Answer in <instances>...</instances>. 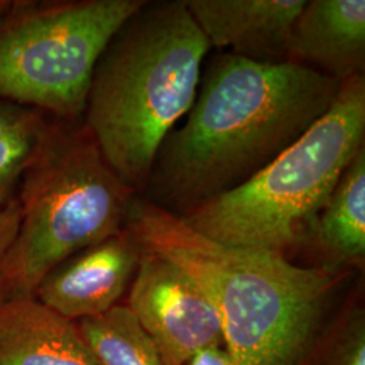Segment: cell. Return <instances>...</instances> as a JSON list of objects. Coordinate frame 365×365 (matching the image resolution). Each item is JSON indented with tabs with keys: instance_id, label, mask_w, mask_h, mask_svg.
I'll list each match as a JSON object with an SVG mask.
<instances>
[{
	"instance_id": "cell-1",
	"label": "cell",
	"mask_w": 365,
	"mask_h": 365,
	"mask_svg": "<svg viewBox=\"0 0 365 365\" xmlns=\"http://www.w3.org/2000/svg\"><path fill=\"white\" fill-rule=\"evenodd\" d=\"M341 83L295 61L223 53L157 153L144 196L184 215L247 182L322 117Z\"/></svg>"
},
{
	"instance_id": "cell-2",
	"label": "cell",
	"mask_w": 365,
	"mask_h": 365,
	"mask_svg": "<svg viewBox=\"0 0 365 365\" xmlns=\"http://www.w3.org/2000/svg\"><path fill=\"white\" fill-rule=\"evenodd\" d=\"M125 229L200 288L237 365H295L339 282L334 268L299 267L276 252L214 241L140 195Z\"/></svg>"
},
{
	"instance_id": "cell-3",
	"label": "cell",
	"mask_w": 365,
	"mask_h": 365,
	"mask_svg": "<svg viewBox=\"0 0 365 365\" xmlns=\"http://www.w3.org/2000/svg\"><path fill=\"white\" fill-rule=\"evenodd\" d=\"M210 49L184 0H146L95 66L83 120L137 195L164 140L195 102Z\"/></svg>"
},
{
	"instance_id": "cell-4",
	"label": "cell",
	"mask_w": 365,
	"mask_h": 365,
	"mask_svg": "<svg viewBox=\"0 0 365 365\" xmlns=\"http://www.w3.org/2000/svg\"><path fill=\"white\" fill-rule=\"evenodd\" d=\"M135 195L83 118L52 117L19 182L21 222L0 262V300L36 298L54 267L123 230Z\"/></svg>"
},
{
	"instance_id": "cell-5",
	"label": "cell",
	"mask_w": 365,
	"mask_h": 365,
	"mask_svg": "<svg viewBox=\"0 0 365 365\" xmlns=\"http://www.w3.org/2000/svg\"><path fill=\"white\" fill-rule=\"evenodd\" d=\"M364 138L365 78L357 75L342 81L327 113L262 170L179 217L214 241L286 256L313 237L319 212Z\"/></svg>"
},
{
	"instance_id": "cell-6",
	"label": "cell",
	"mask_w": 365,
	"mask_h": 365,
	"mask_svg": "<svg viewBox=\"0 0 365 365\" xmlns=\"http://www.w3.org/2000/svg\"><path fill=\"white\" fill-rule=\"evenodd\" d=\"M146 0H11L0 13V99L81 119L92 75Z\"/></svg>"
},
{
	"instance_id": "cell-7",
	"label": "cell",
	"mask_w": 365,
	"mask_h": 365,
	"mask_svg": "<svg viewBox=\"0 0 365 365\" xmlns=\"http://www.w3.org/2000/svg\"><path fill=\"white\" fill-rule=\"evenodd\" d=\"M126 306L153 339L165 365L223 344L221 319L200 288L170 260L143 250Z\"/></svg>"
},
{
	"instance_id": "cell-8",
	"label": "cell",
	"mask_w": 365,
	"mask_h": 365,
	"mask_svg": "<svg viewBox=\"0 0 365 365\" xmlns=\"http://www.w3.org/2000/svg\"><path fill=\"white\" fill-rule=\"evenodd\" d=\"M141 256L143 249L123 229L54 267L36 299L72 322L102 315L130 287Z\"/></svg>"
},
{
	"instance_id": "cell-9",
	"label": "cell",
	"mask_w": 365,
	"mask_h": 365,
	"mask_svg": "<svg viewBox=\"0 0 365 365\" xmlns=\"http://www.w3.org/2000/svg\"><path fill=\"white\" fill-rule=\"evenodd\" d=\"M211 48L264 63L288 60L291 30L306 0H184Z\"/></svg>"
},
{
	"instance_id": "cell-10",
	"label": "cell",
	"mask_w": 365,
	"mask_h": 365,
	"mask_svg": "<svg viewBox=\"0 0 365 365\" xmlns=\"http://www.w3.org/2000/svg\"><path fill=\"white\" fill-rule=\"evenodd\" d=\"M288 60L339 83L364 75V0H306L291 30Z\"/></svg>"
},
{
	"instance_id": "cell-11",
	"label": "cell",
	"mask_w": 365,
	"mask_h": 365,
	"mask_svg": "<svg viewBox=\"0 0 365 365\" xmlns=\"http://www.w3.org/2000/svg\"><path fill=\"white\" fill-rule=\"evenodd\" d=\"M0 365H98L76 322L36 298L0 300Z\"/></svg>"
},
{
	"instance_id": "cell-12",
	"label": "cell",
	"mask_w": 365,
	"mask_h": 365,
	"mask_svg": "<svg viewBox=\"0 0 365 365\" xmlns=\"http://www.w3.org/2000/svg\"><path fill=\"white\" fill-rule=\"evenodd\" d=\"M339 262H360L365 255V148L353 157L319 212L314 235Z\"/></svg>"
},
{
	"instance_id": "cell-13",
	"label": "cell",
	"mask_w": 365,
	"mask_h": 365,
	"mask_svg": "<svg viewBox=\"0 0 365 365\" xmlns=\"http://www.w3.org/2000/svg\"><path fill=\"white\" fill-rule=\"evenodd\" d=\"M76 325L98 365H165L156 344L126 304Z\"/></svg>"
},
{
	"instance_id": "cell-14",
	"label": "cell",
	"mask_w": 365,
	"mask_h": 365,
	"mask_svg": "<svg viewBox=\"0 0 365 365\" xmlns=\"http://www.w3.org/2000/svg\"><path fill=\"white\" fill-rule=\"evenodd\" d=\"M52 117L0 99V209L16 199L19 182Z\"/></svg>"
},
{
	"instance_id": "cell-15",
	"label": "cell",
	"mask_w": 365,
	"mask_h": 365,
	"mask_svg": "<svg viewBox=\"0 0 365 365\" xmlns=\"http://www.w3.org/2000/svg\"><path fill=\"white\" fill-rule=\"evenodd\" d=\"M19 222L21 211L18 200L15 199L10 205L0 209V262L13 245L19 229Z\"/></svg>"
},
{
	"instance_id": "cell-16",
	"label": "cell",
	"mask_w": 365,
	"mask_h": 365,
	"mask_svg": "<svg viewBox=\"0 0 365 365\" xmlns=\"http://www.w3.org/2000/svg\"><path fill=\"white\" fill-rule=\"evenodd\" d=\"M336 365H365V337L363 327H357L352 337L344 345Z\"/></svg>"
},
{
	"instance_id": "cell-17",
	"label": "cell",
	"mask_w": 365,
	"mask_h": 365,
	"mask_svg": "<svg viewBox=\"0 0 365 365\" xmlns=\"http://www.w3.org/2000/svg\"><path fill=\"white\" fill-rule=\"evenodd\" d=\"M184 365H237L223 344H215L195 353Z\"/></svg>"
},
{
	"instance_id": "cell-18",
	"label": "cell",
	"mask_w": 365,
	"mask_h": 365,
	"mask_svg": "<svg viewBox=\"0 0 365 365\" xmlns=\"http://www.w3.org/2000/svg\"><path fill=\"white\" fill-rule=\"evenodd\" d=\"M10 3H11V0H0V13H1L3 10H6Z\"/></svg>"
}]
</instances>
